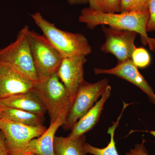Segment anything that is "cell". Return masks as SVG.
<instances>
[{"label":"cell","mask_w":155,"mask_h":155,"mask_svg":"<svg viewBox=\"0 0 155 155\" xmlns=\"http://www.w3.org/2000/svg\"><path fill=\"white\" fill-rule=\"evenodd\" d=\"M67 116H61L55 122L50 124L49 127L40 136L31 140L23 152L37 155H55L54 140L58 128L64 125Z\"/></svg>","instance_id":"cell-13"},{"label":"cell","mask_w":155,"mask_h":155,"mask_svg":"<svg viewBox=\"0 0 155 155\" xmlns=\"http://www.w3.org/2000/svg\"><path fill=\"white\" fill-rule=\"evenodd\" d=\"M144 140H143L141 143L135 145L133 148L130 149L125 155H149L145 147Z\"/></svg>","instance_id":"cell-22"},{"label":"cell","mask_w":155,"mask_h":155,"mask_svg":"<svg viewBox=\"0 0 155 155\" xmlns=\"http://www.w3.org/2000/svg\"><path fill=\"white\" fill-rule=\"evenodd\" d=\"M0 117L1 119L33 126L43 125L45 121L44 115L7 107H1Z\"/></svg>","instance_id":"cell-15"},{"label":"cell","mask_w":155,"mask_h":155,"mask_svg":"<svg viewBox=\"0 0 155 155\" xmlns=\"http://www.w3.org/2000/svg\"><path fill=\"white\" fill-rule=\"evenodd\" d=\"M10 155H37L31 153H10Z\"/></svg>","instance_id":"cell-26"},{"label":"cell","mask_w":155,"mask_h":155,"mask_svg":"<svg viewBox=\"0 0 155 155\" xmlns=\"http://www.w3.org/2000/svg\"><path fill=\"white\" fill-rule=\"evenodd\" d=\"M84 135L76 138L55 137L54 150L55 155H86L84 150Z\"/></svg>","instance_id":"cell-16"},{"label":"cell","mask_w":155,"mask_h":155,"mask_svg":"<svg viewBox=\"0 0 155 155\" xmlns=\"http://www.w3.org/2000/svg\"><path fill=\"white\" fill-rule=\"evenodd\" d=\"M149 18L146 25L147 32L155 31V0H150Z\"/></svg>","instance_id":"cell-21"},{"label":"cell","mask_w":155,"mask_h":155,"mask_svg":"<svg viewBox=\"0 0 155 155\" xmlns=\"http://www.w3.org/2000/svg\"><path fill=\"white\" fill-rule=\"evenodd\" d=\"M31 91L38 97L46 109L50 124L61 116H67L72 101L57 72L47 79L34 83Z\"/></svg>","instance_id":"cell-3"},{"label":"cell","mask_w":155,"mask_h":155,"mask_svg":"<svg viewBox=\"0 0 155 155\" xmlns=\"http://www.w3.org/2000/svg\"><path fill=\"white\" fill-rule=\"evenodd\" d=\"M27 36L38 81L57 73L63 60L61 54L43 35L29 29Z\"/></svg>","instance_id":"cell-5"},{"label":"cell","mask_w":155,"mask_h":155,"mask_svg":"<svg viewBox=\"0 0 155 155\" xmlns=\"http://www.w3.org/2000/svg\"><path fill=\"white\" fill-rule=\"evenodd\" d=\"M111 87L108 85L101 96V99L74 124L68 136L71 138H76L91 130L99 120L105 103L110 96Z\"/></svg>","instance_id":"cell-12"},{"label":"cell","mask_w":155,"mask_h":155,"mask_svg":"<svg viewBox=\"0 0 155 155\" xmlns=\"http://www.w3.org/2000/svg\"><path fill=\"white\" fill-rule=\"evenodd\" d=\"M89 1L90 0H67L68 3L71 5L87 4Z\"/></svg>","instance_id":"cell-24"},{"label":"cell","mask_w":155,"mask_h":155,"mask_svg":"<svg viewBox=\"0 0 155 155\" xmlns=\"http://www.w3.org/2000/svg\"><path fill=\"white\" fill-rule=\"evenodd\" d=\"M108 85L109 81L107 78L95 83H89L85 80L83 81L78 90L63 125L65 130H71L74 124L101 96Z\"/></svg>","instance_id":"cell-6"},{"label":"cell","mask_w":155,"mask_h":155,"mask_svg":"<svg viewBox=\"0 0 155 155\" xmlns=\"http://www.w3.org/2000/svg\"><path fill=\"white\" fill-rule=\"evenodd\" d=\"M0 155H10L6 144L5 136L0 130Z\"/></svg>","instance_id":"cell-23"},{"label":"cell","mask_w":155,"mask_h":155,"mask_svg":"<svg viewBox=\"0 0 155 155\" xmlns=\"http://www.w3.org/2000/svg\"><path fill=\"white\" fill-rule=\"evenodd\" d=\"M131 60L137 68L144 69L149 66L151 59L149 53L146 49L136 47L132 53Z\"/></svg>","instance_id":"cell-20"},{"label":"cell","mask_w":155,"mask_h":155,"mask_svg":"<svg viewBox=\"0 0 155 155\" xmlns=\"http://www.w3.org/2000/svg\"><path fill=\"white\" fill-rule=\"evenodd\" d=\"M102 28L106 41L101 47V51L114 55L118 62L131 59L136 47L134 41L138 34L132 31L107 27L105 25H102Z\"/></svg>","instance_id":"cell-8"},{"label":"cell","mask_w":155,"mask_h":155,"mask_svg":"<svg viewBox=\"0 0 155 155\" xmlns=\"http://www.w3.org/2000/svg\"><path fill=\"white\" fill-rule=\"evenodd\" d=\"M87 61L85 56L63 58L57 74L67 89L72 103L79 87L84 81V67Z\"/></svg>","instance_id":"cell-9"},{"label":"cell","mask_w":155,"mask_h":155,"mask_svg":"<svg viewBox=\"0 0 155 155\" xmlns=\"http://www.w3.org/2000/svg\"><path fill=\"white\" fill-rule=\"evenodd\" d=\"M127 106H128V104L124 103V107L120 116L118 117L117 121L114 122L113 125L108 129L107 133L110 135V140L108 145L103 148H99L85 143L84 150L86 153H89L93 155H119L116 149V143L114 140V134L116 127L119 125V121L122 117V113Z\"/></svg>","instance_id":"cell-17"},{"label":"cell","mask_w":155,"mask_h":155,"mask_svg":"<svg viewBox=\"0 0 155 155\" xmlns=\"http://www.w3.org/2000/svg\"><path fill=\"white\" fill-rule=\"evenodd\" d=\"M150 0H121L120 13L149 12Z\"/></svg>","instance_id":"cell-19"},{"label":"cell","mask_w":155,"mask_h":155,"mask_svg":"<svg viewBox=\"0 0 155 155\" xmlns=\"http://www.w3.org/2000/svg\"><path fill=\"white\" fill-rule=\"evenodd\" d=\"M34 22L41 30L43 35L52 45L63 58L90 54L92 47L82 34L61 30L54 23L44 18L40 12L31 15Z\"/></svg>","instance_id":"cell-2"},{"label":"cell","mask_w":155,"mask_h":155,"mask_svg":"<svg viewBox=\"0 0 155 155\" xmlns=\"http://www.w3.org/2000/svg\"><path fill=\"white\" fill-rule=\"evenodd\" d=\"M25 25L19 31L15 41L0 49V62L13 67L25 77L35 83L38 77L31 51Z\"/></svg>","instance_id":"cell-4"},{"label":"cell","mask_w":155,"mask_h":155,"mask_svg":"<svg viewBox=\"0 0 155 155\" xmlns=\"http://www.w3.org/2000/svg\"><path fill=\"white\" fill-rule=\"evenodd\" d=\"M47 129L44 125L29 126L0 119V130L5 136L9 154L23 152L31 140L41 136Z\"/></svg>","instance_id":"cell-7"},{"label":"cell","mask_w":155,"mask_h":155,"mask_svg":"<svg viewBox=\"0 0 155 155\" xmlns=\"http://www.w3.org/2000/svg\"><path fill=\"white\" fill-rule=\"evenodd\" d=\"M149 18V12L106 14L88 7L81 11L78 21L91 30L99 25H108L111 28L135 31L140 35L143 44L147 45L149 37L146 30Z\"/></svg>","instance_id":"cell-1"},{"label":"cell","mask_w":155,"mask_h":155,"mask_svg":"<svg viewBox=\"0 0 155 155\" xmlns=\"http://www.w3.org/2000/svg\"><path fill=\"white\" fill-rule=\"evenodd\" d=\"M0 106L15 108L44 116L47 112L41 101L31 91L0 100Z\"/></svg>","instance_id":"cell-14"},{"label":"cell","mask_w":155,"mask_h":155,"mask_svg":"<svg viewBox=\"0 0 155 155\" xmlns=\"http://www.w3.org/2000/svg\"><path fill=\"white\" fill-rule=\"evenodd\" d=\"M1 107L0 106V114H1ZM0 119H1V117H0Z\"/></svg>","instance_id":"cell-27"},{"label":"cell","mask_w":155,"mask_h":155,"mask_svg":"<svg viewBox=\"0 0 155 155\" xmlns=\"http://www.w3.org/2000/svg\"><path fill=\"white\" fill-rule=\"evenodd\" d=\"M147 45H148L150 50L155 51V38L149 37L147 42Z\"/></svg>","instance_id":"cell-25"},{"label":"cell","mask_w":155,"mask_h":155,"mask_svg":"<svg viewBox=\"0 0 155 155\" xmlns=\"http://www.w3.org/2000/svg\"><path fill=\"white\" fill-rule=\"evenodd\" d=\"M90 8L106 14L120 13L121 0H90Z\"/></svg>","instance_id":"cell-18"},{"label":"cell","mask_w":155,"mask_h":155,"mask_svg":"<svg viewBox=\"0 0 155 155\" xmlns=\"http://www.w3.org/2000/svg\"><path fill=\"white\" fill-rule=\"evenodd\" d=\"M34 84L13 67L0 62V100L31 91Z\"/></svg>","instance_id":"cell-11"},{"label":"cell","mask_w":155,"mask_h":155,"mask_svg":"<svg viewBox=\"0 0 155 155\" xmlns=\"http://www.w3.org/2000/svg\"><path fill=\"white\" fill-rule=\"evenodd\" d=\"M96 75L108 74L129 81L138 87L148 97L150 101L155 104V94L152 87L139 71L138 68L134 65L131 59L118 62L116 67L109 69L94 68Z\"/></svg>","instance_id":"cell-10"}]
</instances>
